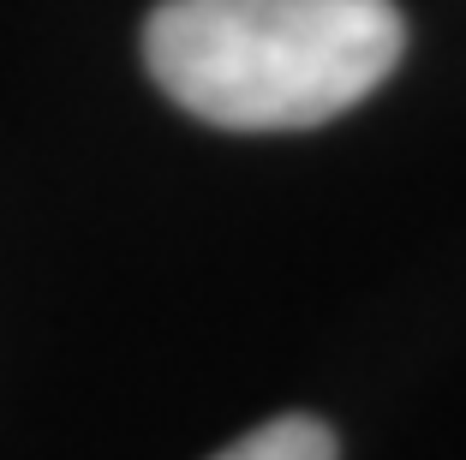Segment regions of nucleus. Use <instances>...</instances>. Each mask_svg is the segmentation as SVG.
Segmentation results:
<instances>
[{"instance_id":"2","label":"nucleus","mask_w":466,"mask_h":460,"mask_svg":"<svg viewBox=\"0 0 466 460\" xmlns=\"http://www.w3.org/2000/svg\"><path fill=\"white\" fill-rule=\"evenodd\" d=\"M209 460H341V448H335V431L323 419H311V413H281V419L246 431L239 443L216 448Z\"/></svg>"},{"instance_id":"1","label":"nucleus","mask_w":466,"mask_h":460,"mask_svg":"<svg viewBox=\"0 0 466 460\" xmlns=\"http://www.w3.org/2000/svg\"><path fill=\"white\" fill-rule=\"evenodd\" d=\"M395 0H162L144 66L174 108L228 132H305L400 66Z\"/></svg>"}]
</instances>
